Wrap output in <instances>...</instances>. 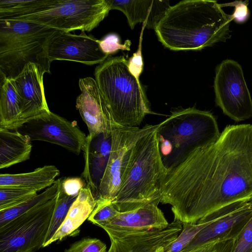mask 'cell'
Instances as JSON below:
<instances>
[{"label":"cell","instance_id":"obj_23","mask_svg":"<svg viewBox=\"0 0 252 252\" xmlns=\"http://www.w3.org/2000/svg\"><path fill=\"white\" fill-rule=\"evenodd\" d=\"M21 98L11 81L0 80V127L17 130L22 126Z\"/></svg>","mask_w":252,"mask_h":252},{"label":"cell","instance_id":"obj_22","mask_svg":"<svg viewBox=\"0 0 252 252\" xmlns=\"http://www.w3.org/2000/svg\"><path fill=\"white\" fill-rule=\"evenodd\" d=\"M60 174L54 165H45L32 171L18 174H0V187H11L40 191L51 186Z\"/></svg>","mask_w":252,"mask_h":252},{"label":"cell","instance_id":"obj_24","mask_svg":"<svg viewBox=\"0 0 252 252\" xmlns=\"http://www.w3.org/2000/svg\"><path fill=\"white\" fill-rule=\"evenodd\" d=\"M61 179H58L50 187L39 194L12 208L0 211V227L31 209L56 196L59 191Z\"/></svg>","mask_w":252,"mask_h":252},{"label":"cell","instance_id":"obj_2","mask_svg":"<svg viewBox=\"0 0 252 252\" xmlns=\"http://www.w3.org/2000/svg\"><path fill=\"white\" fill-rule=\"evenodd\" d=\"M232 20L216 0H185L170 6L155 30L170 50H198L230 39Z\"/></svg>","mask_w":252,"mask_h":252},{"label":"cell","instance_id":"obj_31","mask_svg":"<svg viewBox=\"0 0 252 252\" xmlns=\"http://www.w3.org/2000/svg\"><path fill=\"white\" fill-rule=\"evenodd\" d=\"M107 247L100 239L85 237L72 243L64 252H107Z\"/></svg>","mask_w":252,"mask_h":252},{"label":"cell","instance_id":"obj_26","mask_svg":"<svg viewBox=\"0 0 252 252\" xmlns=\"http://www.w3.org/2000/svg\"><path fill=\"white\" fill-rule=\"evenodd\" d=\"M48 0H1L0 19H10L36 13Z\"/></svg>","mask_w":252,"mask_h":252},{"label":"cell","instance_id":"obj_38","mask_svg":"<svg viewBox=\"0 0 252 252\" xmlns=\"http://www.w3.org/2000/svg\"><path fill=\"white\" fill-rule=\"evenodd\" d=\"M249 201L252 203V196L250 198Z\"/></svg>","mask_w":252,"mask_h":252},{"label":"cell","instance_id":"obj_1","mask_svg":"<svg viewBox=\"0 0 252 252\" xmlns=\"http://www.w3.org/2000/svg\"><path fill=\"white\" fill-rule=\"evenodd\" d=\"M252 196V125H229L214 142L167 169L160 203L174 220L195 224Z\"/></svg>","mask_w":252,"mask_h":252},{"label":"cell","instance_id":"obj_36","mask_svg":"<svg viewBox=\"0 0 252 252\" xmlns=\"http://www.w3.org/2000/svg\"><path fill=\"white\" fill-rule=\"evenodd\" d=\"M237 235L224 238L219 242L213 252H231Z\"/></svg>","mask_w":252,"mask_h":252},{"label":"cell","instance_id":"obj_17","mask_svg":"<svg viewBox=\"0 0 252 252\" xmlns=\"http://www.w3.org/2000/svg\"><path fill=\"white\" fill-rule=\"evenodd\" d=\"M111 149V135H98L92 139L87 136L83 151L85 165L82 176L96 200L99 188L108 162Z\"/></svg>","mask_w":252,"mask_h":252},{"label":"cell","instance_id":"obj_21","mask_svg":"<svg viewBox=\"0 0 252 252\" xmlns=\"http://www.w3.org/2000/svg\"><path fill=\"white\" fill-rule=\"evenodd\" d=\"M96 200L87 186L80 191L68 212L64 221L49 243L61 241L74 233L88 219L95 207Z\"/></svg>","mask_w":252,"mask_h":252},{"label":"cell","instance_id":"obj_3","mask_svg":"<svg viewBox=\"0 0 252 252\" xmlns=\"http://www.w3.org/2000/svg\"><path fill=\"white\" fill-rule=\"evenodd\" d=\"M156 130L140 138L131 150L118 192L112 201L119 212L160 202L167 169L161 160Z\"/></svg>","mask_w":252,"mask_h":252},{"label":"cell","instance_id":"obj_15","mask_svg":"<svg viewBox=\"0 0 252 252\" xmlns=\"http://www.w3.org/2000/svg\"><path fill=\"white\" fill-rule=\"evenodd\" d=\"M252 216V203L249 200L235 202L222 208L221 216L200 231L181 252H186L212 240L238 233Z\"/></svg>","mask_w":252,"mask_h":252},{"label":"cell","instance_id":"obj_4","mask_svg":"<svg viewBox=\"0 0 252 252\" xmlns=\"http://www.w3.org/2000/svg\"><path fill=\"white\" fill-rule=\"evenodd\" d=\"M94 77L117 124L138 127L152 113L139 80L129 70L124 56L109 55L96 66Z\"/></svg>","mask_w":252,"mask_h":252},{"label":"cell","instance_id":"obj_19","mask_svg":"<svg viewBox=\"0 0 252 252\" xmlns=\"http://www.w3.org/2000/svg\"><path fill=\"white\" fill-rule=\"evenodd\" d=\"M57 30L32 22L0 19V53L21 43L48 38Z\"/></svg>","mask_w":252,"mask_h":252},{"label":"cell","instance_id":"obj_8","mask_svg":"<svg viewBox=\"0 0 252 252\" xmlns=\"http://www.w3.org/2000/svg\"><path fill=\"white\" fill-rule=\"evenodd\" d=\"M214 89L216 105L235 122L252 117V99L241 65L227 59L215 71Z\"/></svg>","mask_w":252,"mask_h":252},{"label":"cell","instance_id":"obj_37","mask_svg":"<svg viewBox=\"0 0 252 252\" xmlns=\"http://www.w3.org/2000/svg\"><path fill=\"white\" fill-rule=\"evenodd\" d=\"M221 240V239H217L210 241L196 248L186 252H213L216 244Z\"/></svg>","mask_w":252,"mask_h":252},{"label":"cell","instance_id":"obj_35","mask_svg":"<svg viewBox=\"0 0 252 252\" xmlns=\"http://www.w3.org/2000/svg\"><path fill=\"white\" fill-rule=\"evenodd\" d=\"M145 27V25L143 24L142 31L141 33L138 50L136 53L134 54L133 56L130 58L128 61L129 70L138 80L140 74L143 69V64L141 56V41L143 30Z\"/></svg>","mask_w":252,"mask_h":252},{"label":"cell","instance_id":"obj_25","mask_svg":"<svg viewBox=\"0 0 252 252\" xmlns=\"http://www.w3.org/2000/svg\"><path fill=\"white\" fill-rule=\"evenodd\" d=\"M222 209L206 218L204 221L195 224L183 223V229L179 236L158 252H181L202 229L221 216Z\"/></svg>","mask_w":252,"mask_h":252},{"label":"cell","instance_id":"obj_11","mask_svg":"<svg viewBox=\"0 0 252 252\" xmlns=\"http://www.w3.org/2000/svg\"><path fill=\"white\" fill-rule=\"evenodd\" d=\"M45 51L51 62L70 61L87 65L100 64L109 56L101 50L99 40L84 31L75 34L57 30L47 40Z\"/></svg>","mask_w":252,"mask_h":252},{"label":"cell","instance_id":"obj_16","mask_svg":"<svg viewBox=\"0 0 252 252\" xmlns=\"http://www.w3.org/2000/svg\"><path fill=\"white\" fill-rule=\"evenodd\" d=\"M50 37L21 43L0 53V80L14 79L29 63L38 64L46 73H50L52 62L47 57L45 51V45Z\"/></svg>","mask_w":252,"mask_h":252},{"label":"cell","instance_id":"obj_33","mask_svg":"<svg viewBox=\"0 0 252 252\" xmlns=\"http://www.w3.org/2000/svg\"><path fill=\"white\" fill-rule=\"evenodd\" d=\"M85 180L80 177H67L61 179L60 187L69 196H78L80 190L85 187Z\"/></svg>","mask_w":252,"mask_h":252},{"label":"cell","instance_id":"obj_10","mask_svg":"<svg viewBox=\"0 0 252 252\" xmlns=\"http://www.w3.org/2000/svg\"><path fill=\"white\" fill-rule=\"evenodd\" d=\"M23 134L31 141L50 142L63 147L79 155L86 144L87 137L76 122H70L52 112L35 117L24 124Z\"/></svg>","mask_w":252,"mask_h":252},{"label":"cell","instance_id":"obj_32","mask_svg":"<svg viewBox=\"0 0 252 252\" xmlns=\"http://www.w3.org/2000/svg\"><path fill=\"white\" fill-rule=\"evenodd\" d=\"M130 45L129 40H126L124 44H121L119 36L115 33L109 34L99 40L101 50L108 55L117 52L119 49L129 51Z\"/></svg>","mask_w":252,"mask_h":252},{"label":"cell","instance_id":"obj_7","mask_svg":"<svg viewBox=\"0 0 252 252\" xmlns=\"http://www.w3.org/2000/svg\"><path fill=\"white\" fill-rule=\"evenodd\" d=\"M57 195L0 227V252H35L43 247Z\"/></svg>","mask_w":252,"mask_h":252},{"label":"cell","instance_id":"obj_28","mask_svg":"<svg viewBox=\"0 0 252 252\" xmlns=\"http://www.w3.org/2000/svg\"><path fill=\"white\" fill-rule=\"evenodd\" d=\"M36 194V191L31 189L0 187V211L15 206Z\"/></svg>","mask_w":252,"mask_h":252},{"label":"cell","instance_id":"obj_27","mask_svg":"<svg viewBox=\"0 0 252 252\" xmlns=\"http://www.w3.org/2000/svg\"><path fill=\"white\" fill-rule=\"evenodd\" d=\"M77 196L67 195L60 187L56 203L43 247L49 245V242L64 221L70 207Z\"/></svg>","mask_w":252,"mask_h":252},{"label":"cell","instance_id":"obj_18","mask_svg":"<svg viewBox=\"0 0 252 252\" xmlns=\"http://www.w3.org/2000/svg\"><path fill=\"white\" fill-rule=\"evenodd\" d=\"M110 10L122 11L131 29L140 23L147 28L155 29L166 11L171 6L168 0H106Z\"/></svg>","mask_w":252,"mask_h":252},{"label":"cell","instance_id":"obj_13","mask_svg":"<svg viewBox=\"0 0 252 252\" xmlns=\"http://www.w3.org/2000/svg\"><path fill=\"white\" fill-rule=\"evenodd\" d=\"M159 203L153 202L132 211L120 212L100 227L106 232L110 238L113 239L163 229L169 223L158 207Z\"/></svg>","mask_w":252,"mask_h":252},{"label":"cell","instance_id":"obj_9","mask_svg":"<svg viewBox=\"0 0 252 252\" xmlns=\"http://www.w3.org/2000/svg\"><path fill=\"white\" fill-rule=\"evenodd\" d=\"M158 126V124L146 125L142 128L128 127L119 125L114 120L111 122V153L97 199L113 200L118 192L133 147L140 138Z\"/></svg>","mask_w":252,"mask_h":252},{"label":"cell","instance_id":"obj_34","mask_svg":"<svg viewBox=\"0 0 252 252\" xmlns=\"http://www.w3.org/2000/svg\"><path fill=\"white\" fill-rule=\"evenodd\" d=\"M221 7L224 6H234V12L231 16L234 21L238 23H243L249 18L250 12L248 8L249 1L247 0L235 1L228 3L220 4Z\"/></svg>","mask_w":252,"mask_h":252},{"label":"cell","instance_id":"obj_5","mask_svg":"<svg viewBox=\"0 0 252 252\" xmlns=\"http://www.w3.org/2000/svg\"><path fill=\"white\" fill-rule=\"evenodd\" d=\"M156 131L161 160L167 169L195 148L214 142L220 134L213 114L194 107L172 112L158 124Z\"/></svg>","mask_w":252,"mask_h":252},{"label":"cell","instance_id":"obj_30","mask_svg":"<svg viewBox=\"0 0 252 252\" xmlns=\"http://www.w3.org/2000/svg\"><path fill=\"white\" fill-rule=\"evenodd\" d=\"M231 252H252V216L237 235Z\"/></svg>","mask_w":252,"mask_h":252},{"label":"cell","instance_id":"obj_29","mask_svg":"<svg viewBox=\"0 0 252 252\" xmlns=\"http://www.w3.org/2000/svg\"><path fill=\"white\" fill-rule=\"evenodd\" d=\"M120 212L115 208L112 201L98 198L95 208L88 218L94 224L101 227L115 218Z\"/></svg>","mask_w":252,"mask_h":252},{"label":"cell","instance_id":"obj_20","mask_svg":"<svg viewBox=\"0 0 252 252\" xmlns=\"http://www.w3.org/2000/svg\"><path fill=\"white\" fill-rule=\"evenodd\" d=\"M0 127V168H5L30 158L32 150L30 137L17 130Z\"/></svg>","mask_w":252,"mask_h":252},{"label":"cell","instance_id":"obj_14","mask_svg":"<svg viewBox=\"0 0 252 252\" xmlns=\"http://www.w3.org/2000/svg\"><path fill=\"white\" fill-rule=\"evenodd\" d=\"M45 70L38 64L29 63L15 78L10 79L21 100L22 126L30 120L50 112L45 96L43 82Z\"/></svg>","mask_w":252,"mask_h":252},{"label":"cell","instance_id":"obj_12","mask_svg":"<svg viewBox=\"0 0 252 252\" xmlns=\"http://www.w3.org/2000/svg\"><path fill=\"white\" fill-rule=\"evenodd\" d=\"M79 86L81 93L77 97L76 107L88 127V137L92 139L101 134L110 136L111 124L114 120L95 79L90 77L81 78Z\"/></svg>","mask_w":252,"mask_h":252},{"label":"cell","instance_id":"obj_6","mask_svg":"<svg viewBox=\"0 0 252 252\" xmlns=\"http://www.w3.org/2000/svg\"><path fill=\"white\" fill-rule=\"evenodd\" d=\"M110 10L106 0H49L40 11L10 19L37 23L67 32H89Z\"/></svg>","mask_w":252,"mask_h":252}]
</instances>
